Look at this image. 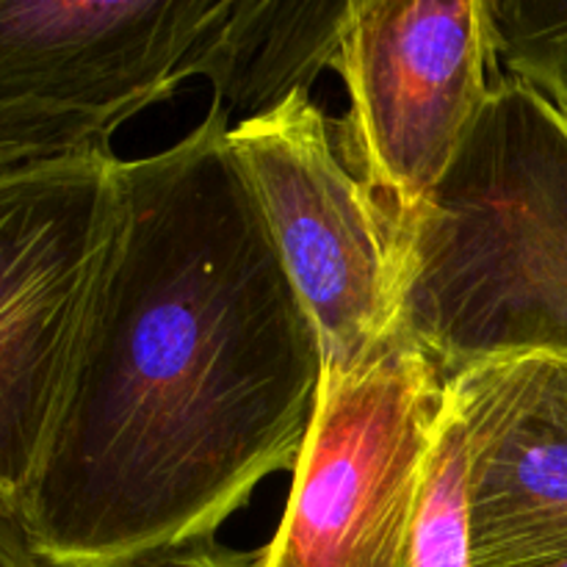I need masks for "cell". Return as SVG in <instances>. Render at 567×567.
<instances>
[{
	"instance_id": "obj_2",
	"label": "cell",
	"mask_w": 567,
	"mask_h": 567,
	"mask_svg": "<svg viewBox=\"0 0 567 567\" xmlns=\"http://www.w3.org/2000/svg\"><path fill=\"white\" fill-rule=\"evenodd\" d=\"M388 225L399 330L443 382L567 358V122L540 92L504 75L446 175Z\"/></svg>"
},
{
	"instance_id": "obj_4",
	"label": "cell",
	"mask_w": 567,
	"mask_h": 567,
	"mask_svg": "<svg viewBox=\"0 0 567 567\" xmlns=\"http://www.w3.org/2000/svg\"><path fill=\"white\" fill-rule=\"evenodd\" d=\"M443 404L446 382L402 330L363 363L324 365L260 567L402 565Z\"/></svg>"
},
{
	"instance_id": "obj_1",
	"label": "cell",
	"mask_w": 567,
	"mask_h": 567,
	"mask_svg": "<svg viewBox=\"0 0 567 567\" xmlns=\"http://www.w3.org/2000/svg\"><path fill=\"white\" fill-rule=\"evenodd\" d=\"M230 116L120 161V219L17 526L44 567L216 537L297 465L324 354L227 150Z\"/></svg>"
},
{
	"instance_id": "obj_13",
	"label": "cell",
	"mask_w": 567,
	"mask_h": 567,
	"mask_svg": "<svg viewBox=\"0 0 567 567\" xmlns=\"http://www.w3.org/2000/svg\"><path fill=\"white\" fill-rule=\"evenodd\" d=\"M131 567H260V563L258 551H233V548L221 546L216 537H205V540H194L155 554V557L142 559Z\"/></svg>"
},
{
	"instance_id": "obj_15",
	"label": "cell",
	"mask_w": 567,
	"mask_h": 567,
	"mask_svg": "<svg viewBox=\"0 0 567 567\" xmlns=\"http://www.w3.org/2000/svg\"><path fill=\"white\" fill-rule=\"evenodd\" d=\"M548 567H567V559H563V563H554V565H548Z\"/></svg>"
},
{
	"instance_id": "obj_3",
	"label": "cell",
	"mask_w": 567,
	"mask_h": 567,
	"mask_svg": "<svg viewBox=\"0 0 567 567\" xmlns=\"http://www.w3.org/2000/svg\"><path fill=\"white\" fill-rule=\"evenodd\" d=\"M120 219L111 147L0 175V515L20 520Z\"/></svg>"
},
{
	"instance_id": "obj_10",
	"label": "cell",
	"mask_w": 567,
	"mask_h": 567,
	"mask_svg": "<svg viewBox=\"0 0 567 567\" xmlns=\"http://www.w3.org/2000/svg\"><path fill=\"white\" fill-rule=\"evenodd\" d=\"M399 567H476L471 554L463 430L449 402L443 404L424 493Z\"/></svg>"
},
{
	"instance_id": "obj_6",
	"label": "cell",
	"mask_w": 567,
	"mask_h": 567,
	"mask_svg": "<svg viewBox=\"0 0 567 567\" xmlns=\"http://www.w3.org/2000/svg\"><path fill=\"white\" fill-rule=\"evenodd\" d=\"M225 142L319 332L324 365L363 363L399 330L391 225L336 150L332 122L310 92H297L230 125Z\"/></svg>"
},
{
	"instance_id": "obj_8",
	"label": "cell",
	"mask_w": 567,
	"mask_h": 567,
	"mask_svg": "<svg viewBox=\"0 0 567 567\" xmlns=\"http://www.w3.org/2000/svg\"><path fill=\"white\" fill-rule=\"evenodd\" d=\"M227 0H0V105L120 127L183 86Z\"/></svg>"
},
{
	"instance_id": "obj_9",
	"label": "cell",
	"mask_w": 567,
	"mask_h": 567,
	"mask_svg": "<svg viewBox=\"0 0 567 567\" xmlns=\"http://www.w3.org/2000/svg\"><path fill=\"white\" fill-rule=\"evenodd\" d=\"M347 9L349 0H227L183 61L181 81L208 78L227 116L266 114L332 70Z\"/></svg>"
},
{
	"instance_id": "obj_7",
	"label": "cell",
	"mask_w": 567,
	"mask_h": 567,
	"mask_svg": "<svg viewBox=\"0 0 567 567\" xmlns=\"http://www.w3.org/2000/svg\"><path fill=\"white\" fill-rule=\"evenodd\" d=\"M460 421L476 567L567 559V358L513 354L446 380Z\"/></svg>"
},
{
	"instance_id": "obj_11",
	"label": "cell",
	"mask_w": 567,
	"mask_h": 567,
	"mask_svg": "<svg viewBox=\"0 0 567 567\" xmlns=\"http://www.w3.org/2000/svg\"><path fill=\"white\" fill-rule=\"evenodd\" d=\"M498 64L567 122V0H487Z\"/></svg>"
},
{
	"instance_id": "obj_14",
	"label": "cell",
	"mask_w": 567,
	"mask_h": 567,
	"mask_svg": "<svg viewBox=\"0 0 567 567\" xmlns=\"http://www.w3.org/2000/svg\"><path fill=\"white\" fill-rule=\"evenodd\" d=\"M0 567H44L11 518L0 515Z\"/></svg>"
},
{
	"instance_id": "obj_5",
	"label": "cell",
	"mask_w": 567,
	"mask_h": 567,
	"mask_svg": "<svg viewBox=\"0 0 567 567\" xmlns=\"http://www.w3.org/2000/svg\"><path fill=\"white\" fill-rule=\"evenodd\" d=\"M332 70L336 150L388 216L437 186L504 78L487 0H349Z\"/></svg>"
},
{
	"instance_id": "obj_12",
	"label": "cell",
	"mask_w": 567,
	"mask_h": 567,
	"mask_svg": "<svg viewBox=\"0 0 567 567\" xmlns=\"http://www.w3.org/2000/svg\"><path fill=\"white\" fill-rule=\"evenodd\" d=\"M111 122L70 111L0 105V175L53 158L111 147Z\"/></svg>"
}]
</instances>
